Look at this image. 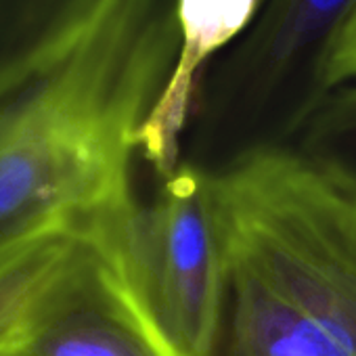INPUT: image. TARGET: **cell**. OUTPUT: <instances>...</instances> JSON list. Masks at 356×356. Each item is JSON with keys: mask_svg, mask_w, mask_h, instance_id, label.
<instances>
[{"mask_svg": "<svg viewBox=\"0 0 356 356\" xmlns=\"http://www.w3.org/2000/svg\"><path fill=\"white\" fill-rule=\"evenodd\" d=\"M356 84V13L348 24L327 70V90Z\"/></svg>", "mask_w": 356, "mask_h": 356, "instance_id": "obj_9", "label": "cell"}, {"mask_svg": "<svg viewBox=\"0 0 356 356\" xmlns=\"http://www.w3.org/2000/svg\"><path fill=\"white\" fill-rule=\"evenodd\" d=\"M262 0H176L178 53L172 74L138 132V155L159 178L181 165L183 134L204 80L254 24Z\"/></svg>", "mask_w": 356, "mask_h": 356, "instance_id": "obj_5", "label": "cell"}, {"mask_svg": "<svg viewBox=\"0 0 356 356\" xmlns=\"http://www.w3.org/2000/svg\"><path fill=\"white\" fill-rule=\"evenodd\" d=\"M176 53V0H97L0 65V256L138 212V132Z\"/></svg>", "mask_w": 356, "mask_h": 356, "instance_id": "obj_1", "label": "cell"}, {"mask_svg": "<svg viewBox=\"0 0 356 356\" xmlns=\"http://www.w3.org/2000/svg\"><path fill=\"white\" fill-rule=\"evenodd\" d=\"M97 0H0V65L32 51Z\"/></svg>", "mask_w": 356, "mask_h": 356, "instance_id": "obj_8", "label": "cell"}, {"mask_svg": "<svg viewBox=\"0 0 356 356\" xmlns=\"http://www.w3.org/2000/svg\"><path fill=\"white\" fill-rule=\"evenodd\" d=\"M214 356H341L310 323L227 262Z\"/></svg>", "mask_w": 356, "mask_h": 356, "instance_id": "obj_6", "label": "cell"}, {"mask_svg": "<svg viewBox=\"0 0 356 356\" xmlns=\"http://www.w3.org/2000/svg\"><path fill=\"white\" fill-rule=\"evenodd\" d=\"M285 145L356 185V84L327 92L291 128Z\"/></svg>", "mask_w": 356, "mask_h": 356, "instance_id": "obj_7", "label": "cell"}, {"mask_svg": "<svg viewBox=\"0 0 356 356\" xmlns=\"http://www.w3.org/2000/svg\"><path fill=\"white\" fill-rule=\"evenodd\" d=\"M208 181L227 262L356 356V185L266 140Z\"/></svg>", "mask_w": 356, "mask_h": 356, "instance_id": "obj_2", "label": "cell"}, {"mask_svg": "<svg viewBox=\"0 0 356 356\" xmlns=\"http://www.w3.org/2000/svg\"><path fill=\"white\" fill-rule=\"evenodd\" d=\"M356 0H262L250 30L210 67L197 111L214 134L283 138L329 92L331 57Z\"/></svg>", "mask_w": 356, "mask_h": 356, "instance_id": "obj_3", "label": "cell"}, {"mask_svg": "<svg viewBox=\"0 0 356 356\" xmlns=\"http://www.w3.org/2000/svg\"><path fill=\"white\" fill-rule=\"evenodd\" d=\"M130 256L143 302L174 356H214L227 256L208 170L181 163L140 206Z\"/></svg>", "mask_w": 356, "mask_h": 356, "instance_id": "obj_4", "label": "cell"}]
</instances>
